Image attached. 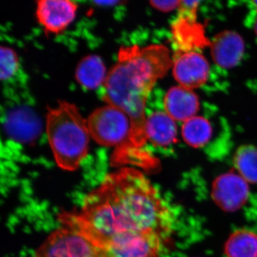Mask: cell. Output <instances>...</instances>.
<instances>
[{"label": "cell", "mask_w": 257, "mask_h": 257, "mask_svg": "<svg viewBox=\"0 0 257 257\" xmlns=\"http://www.w3.org/2000/svg\"><path fill=\"white\" fill-rule=\"evenodd\" d=\"M88 239L100 247L107 257H160L165 240L160 234L150 231H130Z\"/></svg>", "instance_id": "cell-5"}, {"label": "cell", "mask_w": 257, "mask_h": 257, "mask_svg": "<svg viewBox=\"0 0 257 257\" xmlns=\"http://www.w3.org/2000/svg\"><path fill=\"white\" fill-rule=\"evenodd\" d=\"M244 42L234 32L226 31L216 35L211 42V53L219 67L230 69L235 67L242 58Z\"/></svg>", "instance_id": "cell-12"}, {"label": "cell", "mask_w": 257, "mask_h": 257, "mask_svg": "<svg viewBox=\"0 0 257 257\" xmlns=\"http://www.w3.org/2000/svg\"><path fill=\"white\" fill-rule=\"evenodd\" d=\"M199 1H180L178 19L173 25V35L176 43L183 49V52L192 51L193 47L199 43L200 28L197 26V11Z\"/></svg>", "instance_id": "cell-11"}, {"label": "cell", "mask_w": 257, "mask_h": 257, "mask_svg": "<svg viewBox=\"0 0 257 257\" xmlns=\"http://www.w3.org/2000/svg\"><path fill=\"white\" fill-rule=\"evenodd\" d=\"M34 257H107L100 247L85 236L64 226L45 240Z\"/></svg>", "instance_id": "cell-6"}, {"label": "cell", "mask_w": 257, "mask_h": 257, "mask_svg": "<svg viewBox=\"0 0 257 257\" xmlns=\"http://www.w3.org/2000/svg\"><path fill=\"white\" fill-rule=\"evenodd\" d=\"M60 219L87 238L108 237L130 231L170 234L172 212L153 184L136 169L124 167L106 176L86 197L80 213Z\"/></svg>", "instance_id": "cell-1"}, {"label": "cell", "mask_w": 257, "mask_h": 257, "mask_svg": "<svg viewBox=\"0 0 257 257\" xmlns=\"http://www.w3.org/2000/svg\"><path fill=\"white\" fill-rule=\"evenodd\" d=\"M173 66L170 51L160 45L122 47L116 64L107 73L103 100L130 117L132 147L135 152L147 143L145 108L147 98L159 79Z\"/></svg>", "instance_id": "cell-2"}, {"label": "cell", "mask_w": 257, "mask_h": 257, "mask_svg": "<svg viewBox=\"0 0 257 257\" xmlns=\"http://www.w3.org/2000/svg\"><path fill=\"white\" fill-rule=\"evenodd\" d=\"M19 59L16 52L10 47H0V79L6 81L18 72Z\"/></svg>", "instance_id": "cell-19"}, {"label": "cell", "mask_w": 257, "mask_h": 257, "mask_svg": "<svg viewBox=\"0 0 257 257\" xmlns=\"http://www.w3.org/2000/svg\"><path fill=\"white\" fill-rule=\"evenodd\" d=\"M106 77L105 65L97 55L84 57L76 68V79L82 87L89 90L104 85Z\"/></svg>", "instance_id": "cell-15"}, {"label": "cell", "mask_w": 257, "mask_h": 257, "mask_svg": "<svg viewBox=\"0 0 257 257\" xmlns=\"http://www.w3.org/2000/svg\"><path fill=\"white\" fill-rule=\"evenodd\" d=\"M145 133L147 141L155 146H172L177 142L176 121L166 111H155L147 117Z\"/></svg>", "instance_id": "cell-14"}, {"label": "cell", "mask_w": 257, "mask_h": 257, "mask_svg": "<svg viewBox=\"0 0 257 257\" xmlns=\"http://www.w3.org/2000/svg\"><path fill=\"white\" fill-rule=\"evenodd\" d=\"M235 171L248 183L257 184V147L243 145L234 155Z\"/></svg>", "instance_id": "cell-18"}, {"label": "cell", "mask_w": 257, "mask_h": 257, "mask_svg": "<svg viewBox=\"0 0 257 257\" xmlns=\"http://www.w3.org/2000/svg\"><path fill=\"white\" fill-rule=\"evenodd\" d=\"M77 3L69 0H39L36 16L47 33L60 34L72 23L77 13Z\"/></svg>", "instance_id": "cell-9"}, {"label": "cell", "mask_w": 257, "mask_h": 257, "mask_svg": "<svg viewBox=\"0 0 257 257\" xmlns=\"http://www.w3.org/2000/svg\"><path fill=\"white\" fill-rule=\"evenodd\" d=\"M180 1H151L150 4L162 12H170L178 8Z\"/></svg>", "instance_id": "cell-20"}, {"label": "cell", "mask_w": 257, "mask_h": 257, "mask_svg": "<svg viewBox=\"0 0 257 257\" xmlns=\"http://www.w3.org/2000/svg\"><path fill=\"white\" fill-rule=\"evenodd\" d=\"M42 121L35 111L28 107L14 108L5 116L7 135L18 143H33L42 132Z\"/></svg>", "instance_id": "cell-10"}, {"label": "cell", "mask_w": 257, "mask_h": 257, "mask_svg": "<svg viewBox=\"0 0 257 257\" xmlns=\"http://www.w3.org/2000/svg\"><path fill=\"white\" fill-rule=\"evenodd\" d=\"M226 257H257V234L248 229H239L230 235L225 244Z\"/></svg>", "instance_id": "cell-17"}, {"label": "cell", "mask_w": 257, "mask_h": 257, "mask_svg": "<svg viewBox=\"0 0 257 257\" xmlns=\"http://www.w3.org/2000/svg\"><path fill=\"white\" fill-rule=\"evenodd\" d=\"M87 120L91 138L96 143L116 148L114 162H126L130 153L140 157L132 147L131 121L124 111L106 104L92 111Z\"/></svg>", "instance_id": "cell-4"}, {"label": "cell", "mask_w": 257, "mask_h": 257, "mask_svg": "<svg viewBox=\"0 0 257 257\" xmlns=\"http://www.w3.org/2000/svg\"><path fill=\"white\" fill-rule=\"evenodd\" d=\"M166 112L176 121L185 122L197 116L199 100L192 89L177 86L171 88L165 96Z\"/></svg>", "instance_id": "cell-13"}, {"label": "cell", "mask_w": 257, "mask_h": 257, "mask_svg": "<svg viewBox=\"0 0 257 257\" xmlns=\"http://www.w3.org/2000/svg\"><path fill=\"white\" fill-rule=\"evenodd\" d=\"M249 197L248 183L236 171L219 176L211 186L213 200L218 207L227 212L242 209Z\"/></svg>", "instance_id": "cell-7"}, {"label": "cell", "mask_w": 257, "mask_h": 257, "mask_svg": "<svg viewBox=\"0 0 257 257\" xmlns=\"http://www.w3.org/2000/svg\"><path fill=\"white\" fill-rule=\"evenodd\" d=\"M95 4L98 5H100V6H114V5L116 4H119L120 3L119 1H96L94 2Z\"/></svg>", "instance_id": "cell-21"}, {"label": "cell", "mask_w": 257, "mask_h": 257, "mask_svg": "<svg viewBox=\"0 0 257 257\" xmlns=\"http://www.w3.org/2000/svg\"><path fill=\"white\" fill-rule=\"evenodd\" d=\"M213 134L214 130L211 121L202 116H194L182 126L184 141L194 148H206L212 140Z\"/></svg>", "instance_id": "cell-16"}, {"label": "cell", "mask_w": 257, "mask_h": 257, "mask_svg": "<svg viewBox=\"0 0 257 257\" xmlns=\"http://www.w3.org/2000/svg\"><path fill=\"white\" fill-rule=\"evenodd\" d=\"M248 3L251 5L254 11L257 12V1L249 2Z\"/></svg>", "instance_id": "cell-22"}, {"label": "cell", "mask_w": 257, "mask_h": 257, "mask_svg": "<svg viewBox=\"0 0 257 257\" xmlns=\"http://www.w3.org/2000/svg\"><path fill=\"white\" fill-rule=\"evenodd\" d=\"M254 27H255V31H256V35H257V18L256 19V20H255Z\"/></svg>", "instance_id": "cell-23"}, {"label": "cell", "mask_w": 257, "mask_h": 257, "mask_svg": "<svg viewBox=\"0 0 257 257\" xmlns=\"http://www.w3.org/2000/svg\"><path fill=\"white\" fill-rule=\"evenodd\" d=\"M45 124L57 165L64 170H77L87 155L91 138L87 120L74 104L61 101L48 109Z\"/></svg>", "instance_id": "cell-3"}, {"label": "cell", "mask_w": 257, "mask_h": 257, "mask_svg": "<svg viewBox=\"0 0 257 257\" xmlns=\"http://www.w3.org/2000/svg\"><path fill=\"white\" fill-rule=\"evenodd\" d=\"M173 74L182 87L192 89L202 87L209 78L210 67L204 56L194 51L182 52L173 61Z\"/></svg>", "instance_id": "cell-8"}]
</instances>
